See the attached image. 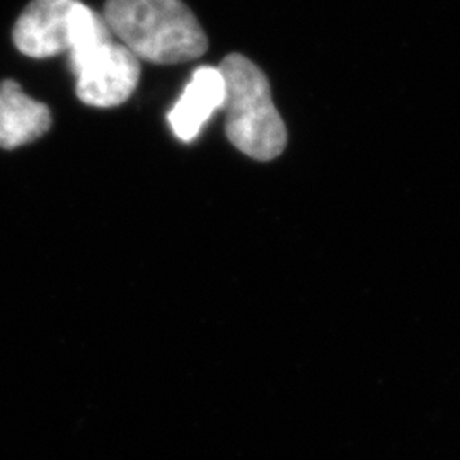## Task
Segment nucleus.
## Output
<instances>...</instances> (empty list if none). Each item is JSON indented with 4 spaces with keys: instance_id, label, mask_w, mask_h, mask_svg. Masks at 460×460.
<instances>
[{
    "instance_id": "nucleus-1",
    "label": "nucleus",
    "mask_w": 460,
    "mask_h": 460,
    "mask_svg": "<svg viewBox=\"0 0 460 460\" xmlns=\"http://www.w3.org/2000/svg\"><path fill=\"white\" fill-rule=\"evenodd\" d=\"M102 16L140 62L174 66L197 60L208 49L207 34L182 0H106Z\"/></svg>"
},
{
    "instance_id": "nucleus-2",
    "label": "nucleus",
    "mask_w": 460,
    "mask_h": 460,
    "mask_svg": "<svg viewBox=\"0 0 460 460\" xmlns=\"http://www.w3.org/2000/svg\"><path fill=\"white\" fill-rule=\"evenodd\" d=\"M68 62L77 79L75 93L84 104L115 108L130 98L140 81V60L116 40L102 13L74 7L68 33Z\"/></svg>"
},
{
    "instance_id": "nucleus-3",
    "label": "nucleus",
    "mask_w": 460,
    "mask_h": 460,
    "mask_svg": "<svg viewBox=\"0 0 460 460\" xmlns=\"http://www.w3.org/2000/svg\"><path fill=\"white\" fill-rule=\"evenodd\" d=\"M226 81V132L230 144L256 161H273L287 147V127L263 70L241 53L218 66Z\"/></svg>"
},
{
    "instance_id": "nucleus-4",
    "label": "nucleus",
    "mask_w": 460,
    "mask_h": 460,
    "mask_svg": "<svg viewBox=\"0 0 460 460\" xmlns=\"http://www.w3.org/2000/svg\"><path fill=\"white\" fill-rule=\"evenodd\" d=\"M81 0H31L17 17L13 41L30 58H51L68 49L70 17Z\"/></svg>"
},
{
    "instance_id": "nucleus-5",
    "label": "nucleus",
    "mask_w": 460,
    "mask_h": 460,
    "mask_svg": "<svg viewBox=\"0 0 460 460\" xmlns=\"http://www.w3.org/2000/svg\"><path fill=\"white\" fill-rule=\"evenodd\" d=\"M226 102V81L218 66H203L193 72L174 108L169 111V125L181 142L195 140L205 123L222 110Z\"/></svg>"
},
{
    "instance_id": "nucleus-6",
    "label": "nucleus",
    "mask_w": 460,
    "mask_h": 460,
    "mask_svg": "<svg viewBox=\"0 0 460 460\" xmlns=\"http://www.w3.org/2000/svg\"><path fill=\"white\" fill-rule=\"evenodd\" d=\"M51 113L41 101L30 98L16 81L0 83V148L26 146L49 132Z\"/></svg>"
}]
</instances>
